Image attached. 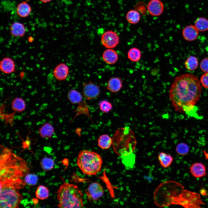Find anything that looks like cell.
Segmentation results:
<instances>
[{
    "label": "cell",
    "mask_w": 208,
    "mask_h": 208,
    "mask_svg": "<svg viewBox=\"0 0 208 208\" xmlns=\"http://www.w3.org/2000/svg\"><path fill=\"white\" fill-rule=\"evenodd\" d=\"M202 88L200 81L192 74L186 73L176 77L169 91L175 111L187 114L192 112L200 98Z\"/></svg>",
    "instance_id": "6da1fadb"
},
{
    "label": "cell",
    "mask_w": 208,
    "mask_h": 208,
    "mask_svg": "<svg viewBox=\"0 0 208 208\" xmlns=\"http://www.w3.org/2000/svg\"><path fill=\"white\" fill-rule=\"evenodd\" d=\"M153 198L155 204L160 207L173 205L201 207L200 206L205 204L199 194L184 190L182 185L172 180L160 183L154 192Z\"/></svg>",
    "instance_id": "7a4b0ae2"
},
{
    "label": "cell",
    "mask_w": 208,
    "mask_h": 208,
    "mask_svg": "<svg viewBox=\"0 0 208 208\" xmlns=\"http://www.w3.org/2000/svg\"><path fill=\"white\" fill-rule=\"evenodd\" d=\"M0 185H11L19 189L26 184L22 178L30 171L28 163L11 150L0 146Z\"/></svg>",
    "instance_id": "3957f363"
},
{
    "label": "cell",
    "mask_w": 208,
    "mask_h": 208,
    "mask_svg": "<svg viewBox=\"0 0 208 208\" xmlns=\"http://www.w3.org/2000/svg\"><path fill=\"white\" fill-rule=\"evenodd\" d=\"M59 208H82L83 207V194L78 186L64 182L57 192Z\"/></svg>",
    "instance_id": "277c9868"
},
{
    "label": "cell",
    "mask_w": 208,
    "mask_h": 208,
    "mask_svg": "<svg viewBox=\"0 0 208 208\" xmlns=\"http://www.w3.org/2000/svg\"><path fill=\"white\" fill-rule=\"evenodd\" d=\"M101 155L95 152L83 150L78 155L77 164L84 174L88 175H96L101 170L103 164Z\"/></svg>",
    "instance_id": "5b68a950"
},
{
    "label": "cell",
    "mask_w": 208,
    "mask_h": 208,
    "mask_svg": "<svg viewBox=\"0 0 208 208\" xmlns=\"http://www.w3.org/2000/svg\"><path fill=\"white\" fill-rule=\"evenodd\" d=\"M114 140L115 150L120 156L133 153L137 143L133 133L127 127L118 130Z\"/></svg>",
    "instance_id": "8992f818"
},
{
    "label": "cell",
    "mask_w": 208,
    "mask_h": 208,
    "mask_svg": "<svg viewBox=\"0 0 208 208\" xmlns=\"http://www.w3.org/2000/svg\"><path fill=\"white\" fill-rule=\"evenodd\" d=\"M19 190L12 185H0V207H18L23 198L19 192Z\"/></svg>",
    "instance_id": "52a82bcc"
},
{
    "label": "cell",
    "mask_w": 208,
    "mask_h": 208,
    "mask_svg": "<svg viewBox=\"0 0 208 208\" xmlns=\"http://www.w3.org/2000/svg\"><path fill=\"white\" fill-rule=\"evenodd\" d=\"M101 42L103 46L106 49H113L119 43L120 38L116 32L108 30L102 35Z\"/></svg>",
    "instance_id": "ba28073f"
},
{
    "label": "cell",
    "mask_w": 208,
    "mask_h": 208,
    "mask_svg": "<svg viewBox=\"0 0 208 208\" xmlns=\"http://www.w3.org/2000/svg\"><path fill=\"white\" fill-rule=\"evenodd\" d=\"M82 92L84 97L90 100L98 97L101 93V89L99 86L90 81L83 83Z\"/></svg>",
    "instance_id": "9c48e42d"
},
{
    "label": "cell",
    "mask_w": 208,
    "mask_h": 208,
    "mask_svg": "<svg viewBox=\"0 0 208 208\" xmlns=\"http://www.w3.org/2000/svg\"><path fill=\"white\" fill-rule=\"evenodd\" d=\"M88 198L90 201H96L103 195L104 190L101 184L98 182L90 183L86 191Z\"/></svg>",
    "instance_id": "30bf717a"
},
{
    "label": "cell",
    "mask_w": 208,
    "mask_h": 208,
    "mask_svg": "<svg viewBox=\"0 0 208 208\" xmlns=\"http://www.w3.org/2000/svg\"><path fill=\"white\" fill-rule=\"evenodd\" d=\"M70 72L68 66L64 63H60L54 68L53 75L54 77L59 81L65 80Z\"/></svg>",
    "instance_id": "8fae6325"
},
{
    "label": "cell",
    "mask_w": 208,
    "mask_h": 208,
    "mask_svg": "<svg viewBox=\"0 0 208 208\" xmlns=\"http://www.w3.org/2000/svg\"><path fill=\"white\" fill-rule=\"evenodd\" d=\"M147 8L149 14L153 16H159L163 12L164 5L160 0H151L148 2Z\"/></svg>",
    "instance_id": "7c38bea8"
},
{
    "label": "cell",
    "mask_w": 208,
    "mask_h": 208,
    "mask_svg": "<svg viewBox=\"0 0 208 208\" xmlns=\"http://www.w3.org/2000/svg\"><path fill=\"white\" fill-rule=\"evenodd\" d=\"M0 70L2 73L5 74L15 72L16 65L14 60L9 57L3 58L0 62Z\"/></svg>",
    "instance_id": "4fadbf2b"
},
{
    "label": "cell",
    "mask_w": 208,
    "mask_h": 208,
    "mask_svg": "<svg viewBox=\"0 0 208 208\" xmlns=\"http://www.w3.org/2000/svg\"><path fill=\"white\" fill-rule=\"evenodd\" d=\"M198 31L194 25H190L186 26L183 29L182 35L186 40L193 41L196 40L198 37Z\"/></svg>",
    "instance_id": "5bb4252c"
},
{
    "label": "cell",
    "mask_w": 208,
    "mask_h": 208,
    "mask_svg": "<svg viewBox=\"0 0 208 208\" xmlns=\"http://www.w3.org/2000/svg\"><path fill=\"white\" fill-rule=\"evenodd\" d=\"M102 58L106 63L112 65L117 61L118 55L117 52L113 49H107L103 52Z\"/></svg>",
    "instance_id": "9a60e30c"
},
{
    "label": "cell",
    "mask_w": 208,
    "mask_h": 208,
    "mask_svg": "<svg viewBox=\"0 0 208 208\" xmlns=\"http://www.w3.org/2000/svg\"><path fill=\"white\" fill-rule=\"evenodd\" d=\"M190 172L195 178H200L206 174V169L205 165L200 162L193 164L190 168Z\"/></svg>",
    "instance_id": "2e32d148"
},
{
    "label": "cell",
    "mask_w": 208,
    "mask_h": 208,
    "mask_svg": "<svg viewBox=\"0 0 208 208\" xmlns=\"http://www.w3.org/2000/svg\"><path fill=\"white\" fill-rule=\"evenodd\" d=\"M122 87V81L118 77H114L108 80L106 86L107 90L112 93L119 91Z\"/></svg>",
    "instance_id": "e0dca14e"
},
{
    "label": "cell",
    "mask_w": 208,
    "mask_h": 208,
    "mask_svg": "<svg viewBox=\"0 0 208 208\" xmlns=\"http://www.w3.org/2000/svg\"><path fill=\"white\" fill-rule=\"evenodd\" d=\"M10 29L11 35L14 37L24 36L26 31L24 25L18 22L13 23L10 26Z\"/></svg>",
    "instance_id": "ac0fdd59"
},
{
    "label": "cell",
    "mask_w": 208,
    "mask_h": 208,
    "mask_svg": "<svg viewBox=\"0 0 208 208\" xmlns=\"http://www.w3.org/2000/svg\"><path fill=\"white\" fill-rule=\"evenodd\" d=\"M54 133V127L49 122L44 124L39 130V133L40 137L45 139H48L51 138Z\"/></svg>",
    "instance_id": "d6986e66"
},
{
    "label": "cell",
    "mask_w": 208,
    "mask_h": 208,
    "mask_svg": "<svg viewBox=\"0 0 208 208\" xmlns=\"http://www.w3.org/2000/svg\"><path fill=\"white\" fill-rule=\"evenodd\" d=\"M122 161L127 170L132 169L135 162L136 156L133 153L127 155L120 156Z\"/></svg>",
    "instance_id": "ffe728a7"
},
{
    "label": "cell",
    "mask_w": 208,
    "mask_h": 208,
    "mask_svg": "<svg viewBox=\"0 0 208 208\" xmlns=\"http://www.w3.org/2000/svg\"><path fill=\"white\" fill-rule=\"evenodd\" d=\"M31 8L26 1H23L17 5L16 9L17 14L20 16L26 17L28 16L31 12Z\"/></svg>",
    "instance_id": "44dd1931"
},
{
    "label": "cell",
    "mask_w": 208,
    "mask_h": 208,
    "mask_svg": "<svg viewBox=\"0 0 208 208\" xmlns=\"http://www.w3.org/2000/svg\"><path fill=\"white\" fill-rule=\"evenodd\" d=\"M112 138L106 134H103L99 137L98 140V146L103 149L106 150L109 148L113 143Z\"/></svg>",
    "instance_id": "7402d4cb"
},
{
    "label": "cell",
    "mask_w": 208,
    "mask_h": 208,
    "mask_svg": "<svg viewBox=\"0 0 208 208\" xmlns=\"http://www.w3.org/2000/svg\"><path fill=\"white\" fill-rule=\"evenodd\" d=\"M158 158L160 165L164 168L169 167L173 160V158L171 155L164 152H161L159 153Z\"/></svg>",
    "instance_id": "603a6c76"
},
{
    "label": "cell",
    "mask_w": 208,
    "mask_h": 208,
    "mask_svg": "<svg viewBox=\"0 0 208 208\" xmlns=\"http://www.w3.org/2000/svg\"><path fill=\"white\" fill-rule=\"evenodd\" d=\"M11 106L14 111L21 112L25 110L26 105L24 99L20 97H16L12 101Z\"/></svg>",
    "instance_id": "cb8c5ba5"
},
{
    "label": "cell",
    "mask_w": 208,
    "mask_h": 208,
    "mask_svg": "<svg viewBox=\"0 0 208 208\" xmlns=\"http://www.w3.org/2000/svg\"><path fill=\"white\" fill-rule=\"evenodd\" d=\"M68 99L70 102L73 104H78L82 101V96L77 90L72 89L68 92Z\"/></svg>",
    "instance_id": "d4e9b609"
},
{
    "label": "cell",
    "mask_w": 208,
    "mask_h": 208,
    "mask_svg": "<svg viewBox=\"0 0 208 208\" xmlns=\"http://www.w3.org/2000/svg\"><path fill=\"white\" fill-rule=\"evenodd\" d=\"M140 13L135 10H131L127 13L126 18L127 21L130 23L135 24L138 23L140 19Z\"/></svg>",
    "instance_id": "484cf974"
},
{
    "label": "cell",
    "mask_w": 208,
    "mask_h": 208,
    "mask_svg": "<svg viewBox=\"0 0 208 208\" xmlns=\"http://www.w3.org/2000/svg\"><path fill=\"white\" fill-rule=\"evenodd\" d=\"M194 26L199 31H206L208 30V19L204 17H199L195 21Z\"/></svg>",
    "instance_id": "4316f807"
},
{
    "label": "cell",
    "mask_w": 208,
    "mask_h": 208,
    "mask_svg": "<svg viewBox=\"0 0 208 208\" xmlns=\"http://www.w3.org/2000/svg\"><path fill=\"white\" fill-rule=\"evenodd\" d=\"M141 57V52L138 48L133 47L130 49L127 52V57L129 59L133 62L139 61Z\"/></svg>",
    "instance_id": "83f0119b"
},
{
    "label": "cell",
    "mask_w": 208,
    "mask_h": 208,
    "mask_svg": "<svg viewBox=\"0 0 208 208\" xmlns=\"http://www.w3.org/2000/svg\"><path fill=\"white\" fill-rule=\"evenodd\" d=\"M36 197L41 200H44L48 197L49 196V191L46 186L40 185L37 187L36 192Z\"/></svg>",
    "instance_id": "f1b7e54d"
},
{
    "label": "cell",
    "mask_w": 208,
    "mask_h": 208,
    "mask_svg": "<svg viewBox=\"0 0 208 208\" xmlns=\"http://www.w3.org/2000/svg\"><path fill=\"white\" fill-rule=\"evenodd\" d=\"M198 64L197 58L193 56H190L188 57L185 62V68L190 71H193L196 69Z\"/></svg>",
    "instance_id": "f546056e"
},
{
    "label": "cell",
    "mask_w": 208,
    "mask_h": 208,
    "mask_svg": "<svg viewBox=\"0 0 208 208\" xmlns=\"http://www.w3.org/2000/svg\"><path fill=\"white\" fill-rule=\"evenodd\" d=\"M42 168L44 170L48 171L52 169L54 164V161L52 159L47 157L43 158L40 162Z\"/></svg>",
    "instance_id": "4dcf8cb0"
},
{
    "label": "cell",
    "mask_w": 208,
    "mask_h": 208,
    "mask_svg": "<svg viewBox=\"0 0 208 208\" xmlns=\"http://www.w3.org/2000/svg\"><path fill=\"white\" fill-rule=\"evenodd\" d=\"M190 151L189 146L186 144L181 142L179 143L176 148V151L179 155L185 156L187 155Z\"/></svg>",
    "instance_id": "1f68e13d"
},
{
    "label": "cell",
    "mask_w": 208,
    "mask_h": 208,
    "mask_svg": "<svg viewBox=\"0 0 208 208\" xmlns=\"http://www.w3.org/2000/svg\"><path fill=\"white\" fill-rule=\"evenodd\" d=\"M24 180L26 184L29 186H32L37 184L38 178L35 174L28 173L25 176Z\"/></svg>",
    "instance_id": "d6a6232c"
},
{
    "label": "cell",
    "mask_w": 208,
    "mask_h": 208,
    "mask_svg": "<svg viewBox=\"0 0 208 208\" xmlns=\"http://www.w3.org/2000/svg\"><path fill=\"white\" fill-rule=\"evenodd\" d=\"M99 106L100 109L103 112L105 113H109L112 108V104L106 100H101L99 101Z\"/></svg>",
    "instance_id": "836d02e7"
},
{
    "label": "cell",
    "mask_w": 208,
    "mask_h": 208,
    "mask_svg": "<svg viewBox=\"0 0 208 208\" xmlns=\"http://www.w3.org/2000/svg\"><path fill=\"white\" fill-rule=\"evenodd\" d=\"M200 68L203 72L208 73V58L203 59L200 64Z\"/></svg>",
    "instance_id": "e575fe53"
},
{
    "label": "cell",
    "mask_w": 208,
    "mask_h": 208,
    "mask_svg": "<svg viewBox=\"0 0 208 208\" xmlns=\"http://www.w3.org/2000/svg\"><path fill=\"white\" fill-rule=\"evenodd\" d=\"M200 82L204 88L208 89V73H205L202 75Z\"/></svg>",
    "instance_id": "d590c367"
},
{
    "label": "cell",
    "mask_w": 208,
    "mask_h": 208,
    "mask_svg": "<svg viewBox=\"0 0 208 208\" xmlns=\"http://www.w3.org/2000/svg\"><path fill=\"white\" fill-rule=\"evenodd\" d=\"M41 1H42V2L44 3H47V2H49L51 0H40Z\"/></svg>",
    "instance_id": "8d00e7d4"
},
{
    "label": "cell",
    "mask_w": 208,
    "mask_h": 208,
    "mask_svg": "<svg viewBox=\"0 0 208 208\" xmlns=\"http://www.w3.org/2000/svg\"><path fill=\"white\" fill-rule=\"evenodd\" d=\"M31 37H29V38H28V40L30 42H31L33 41V39L31 37Z\"/></svg>",
    "instance_id": "74e56055"
}]
</instances>
